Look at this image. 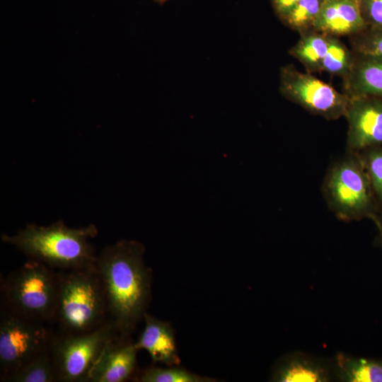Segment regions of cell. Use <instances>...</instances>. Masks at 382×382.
<instances>
[{"label":"cell","mask_w":382,"mask_h":382,"mask_svg":"<svg viewBox=\"0 0 382 382\" xmlns=\"http://www.w3.org/2000/svg\"><path fill=\"white\" fill-rule=\"evenodd\" d=\"M280 90L283 96L309 112L328 120L346 114L349 96L308 74L286 66L281 71Z\"/></svg>","instance_id":"8"},{"label":"cell","mask_w":382,"mask_h":382,"mask_svg":"<svg viewBox=\"0 0 382 382\" xmlns=\"http://www.w3.org/2000/svg\"><path fill=\"white\" fill-rule=\"evenodd\" d=\"M0 378L50 351L55 335L47 324L0 310Z\"/></svg>","instance_id":"7"},{"label":"cell","mask_w":382,"mask_h":382,"mask_svg":"<svg viewBox=\"0 0 382 382\" xmlns=\"http://www.w3.org/2000/svg\"><path fill=\"white\" fill-rule=\"evenodd\" d=\"M374 222L378 228L379 232V241L382 244V214H380Z\"/></svg>","instance_id":"24"},{"label":"cell","mask_w":382,"mask_h":382,"mask_svg":"<svg viewBox=\"0 0 382 382\" xmlns=\"http://www.w3.org/2000/svg\"><path fill=\"white\" fill-rule=\"evenodd\" d=\"M330 379L328 369L304 357H289L279 362L272 381L279 382H320Z\"/></svg>","instance_id":"15"},{"label":"cell","mask_w":382,"mask_h":382,"mask_svg":"<svg viewBox=\"0 0 382 382\" xmlns=\"http://www.w3.org/2000/svg\"><path fill=\"white\" fill-rule=\"evenodd\" d=\"M1 382H57L50 350L24 364L13 373L0 378Z\"/></svg>","instance_id":"17"},{"label":"cell","mask_w":382,"mask_h":382,"mask_svg":"<svg viewBox=\"0 0 382 382\" xmlns=\"http://www.w3.org/2000/svg\"><path fill=\"white\" fill-rule=\"evenodd\" d=\"M109 320L106 297L96 266L59 271L54 322L57 332H86Z\"/></svg>","instance_id":"3"},{"label":"cell","mask_w":382,"mask_h":382,"mask_svg":"<svg viewBox=\"0 0 382 382\" xmlns=\"http://www.w3.org/2000/svg\"><path fill=\"white\" fill-rule=\"evenodd\" d=\"M347 151L359 152L382 145V98L349 96Z\"/></svg>","instance_id":"10"},{"label":"cell","mask_w":382,"mask_h":382,"mask_svg":"<svg viewBox=\"0 0 382 382\" xmlns=\"http://www.w3.org/2000/svg\"><path fill=\"white\" fill-rule=\"evenodd\" d=\"M358 153L382 214V145L370 147Z\"/></svg>","instance_id":"19"},{"label":"cell","mask_w":382,"mask_h":382,"mask_svg":"<svg viewBox=\"0 0 382 382\" xmlns=\"http://www.w3.org/2000/svg\"><path fill=\"white\" fill-rule=\"evenodd\" d=\"M325 0H300L284 20L293 29H313Z\"/></svg>","instance_id":"20"},{"label":"cell","mask_w":382,"mask_h":382,"mask_svg":"<svg viewBox=\"0 0 382 382\" xmlns=\"http://www.w3.org/2000/svg\"><path fill=\"white\" fill-rule=\"evenodd\" d=\"M322 192L329 209L344 221L381 214L371 182L358 152L347 151L328 168Z\"/></svg>","instance_id":"5"},{"label":"cell","mask_w":382,"mask_h":382,"mask_svg":"<svg viewBox=\"0 0 382 382\" xmlns=\"http://www.w3.org/2000/svg\"><path fill=\"white\" fill-rule=\"evenodd\" d=\"M157 3H158L159 4H165L166 1H168V0H155Z\"/></svg>","instance_id":"25"},{"label":"cell","mask_w":382,"mask_h":382,"mask_svg":"<svg viewBox=\"0 0 382 382\" xmlns=\"http://www.w3.org/2000/svg\"><path fill=\"white\" fill-rule=\"evenodd\" d=\"M366 27L359 0H325L313 30L335 36L357 34Z\"/></svg>","instance_id":"12"},{"label":"cell","mask_w":382,"mask_h":382,"mask_svg":"<svg viewBox=\"0 0 382 382\" xmlns=\"http://www.w3.org/2000/svg\"><path fill=\"white\" fill-rule=\"evenodd\" d=\"M354 47L359 56L382 58V27L367 26L358 33Z\"/></svg>","instance_id":"21"},{"label":"cell","mask_w":382,"mask_h":382,"mask_svg":"<svg viewBox=\"0 0 382 382\" xmlns=\"http://www.w3.org/2000/svg\"><path fill=\"white\" fill-rule=\"evenodd\" d=\"M118 335L110 320L86 332H55L50 354L57 381L89 382L91 372L105 347Z\"/></svg>","instance_id":"6"},{"label":"cell","mask_w":382,"mask_h":382,"mask_svg":"<svg viewBox=\"0 0 382 382\" xmlns=\"http://www.w3.org/2000/svg\"><path fill=\"white\" fill-rule=\"evenodd\" d=\"M291 53L309 69L340 75L347 76L354 62L349 50L336 37L317 31L306 33Z\"/></svg>","instance_id":"9"},{"label":"cell","mask_w":382,"mask_h":382,"mask_svg":"<svg viewBox=\"0 0 382 382\" xmlns=\"http://www.w3.org/2000/svg\"><path fill=\"white\" fill-rule=\"evenodd\" d=\"M59 271L29 259L1 277V308L25 318L54 324Z\"/></svg>","instance_id":"4"},{"label":"cell","mask_w":382,"mask_h":382,"mask_svg":"<svg viewBox=\"0 0 382 382\" xmlns=\"http://www.w3.org/2000/svg\"><path fill=\"white\" fill-rule=\"evenodd\" d=\"M137 382H214L215 378L200 376L179 365L163 368L151 365L138 369L134 378Z\"/></svg>","instance_id":"18"},{"label":"cell","mask_w":382,"mask_h":382,"mask_svg":"<svg viewBox=\"0 0 382 382\" xmlns=\"http://www.w3.org/2000/svg\"><path fill=\"white\" fill-rule=\"evenodd\" d=\"M300 0H272L274 9L284 21Z\"/></svg>","instance_id":"23"},{"label":"cell","mask_w":382,"mask_h":382,"mask_svg":"<svg viewBox=\"0 0 382 382\" xmlns=\"http://www.w3.org/2000/svg\"><path fill=\"white\" fill-rule=\"evenodd\" d=\"M140 242L121 240L104 248L96 257L109 318L122 337H132L151 299L152 272Z\"/></svg>","instance_id":"1"},{"label":"cell","mask_w":382,"mask_h":382,"mask_svg":"<svg viewBox=\"0 0 382 382\" xmlns=\"http://www.w3.org/2000/svg\"><path fill=\"white\" fill-rule=\"evenodd\" d=\"M97 233L93 224L72 228L57 221L46 226L30 224L15 235L2 233L1 239L14 245L29 259L58 271H66L96 266L97 255L88 239Z\"/></svg>","instance_id":"2"},{"label":"cell","mask_w":382,"mask_h":382,"mask_svg":"<svg viewBox=\"0 0 382 382\" xmlns=\"http://www.w3.org/2000/svg\"><path fill=\"white\" fill-rule=\"evenodd\" d=\"M359 4L366 25L382 27V0H359Z\"/></svg>","instance_id":"22"},{"label":"cell","mask_w":382,"mask_h":382,"mask_svg":"<svg viewBox=\"0 0 382 382\" xmlns=\"http://www.w3.org/2000/svg\"><path fill=\"white\" fill-rule=\"evenodd\" d=\"M139 351L131 337L117 336L110 341L94 366L89 382H124L132 381L138 370Z\"/></svg>","instance_id":"11"},{"label":"cell","mask_w":382,"mask_h":382,"mask_svg":"<svg viewBox=\"0 0 382 382\" xmlns=\"http://www.w3.org/2000/svg\"><path fill=\"white\" fill-rule=\"evenodd\" d=\"M144 328L136 344L139 349H145L154 364L166 366L180 365L174 329L169 322L159 320L146 313Z\"/></svg>","instance_id":"13"},{"label":"cell","mask_w":382,"mask_h":382,"mask_svg":"<svg viewBox=\"0 0 382 382\" xmlns=\"http://www.w3.org/2000/svg\"><path fill=\"white\" fill-rule=\"evenodd\" d=\"M349 96L382 98V58L359 56L347 74Z\"/></svg>","instance_id":"14"},{"label":"cell","mask_w":382,"mask_h":382,"mask_svg":"<svg viewBox=\"0 0 382 382\" xmlns=\"http://www.w3.org/2000/svg\"><path fill=\"white\" fill-rule=\"evenodd\" d=\"M337 374L341 381L349 382H382V362L339 354L336 357Z\"/></svg>","instance_id":"16"}]
</instances>
